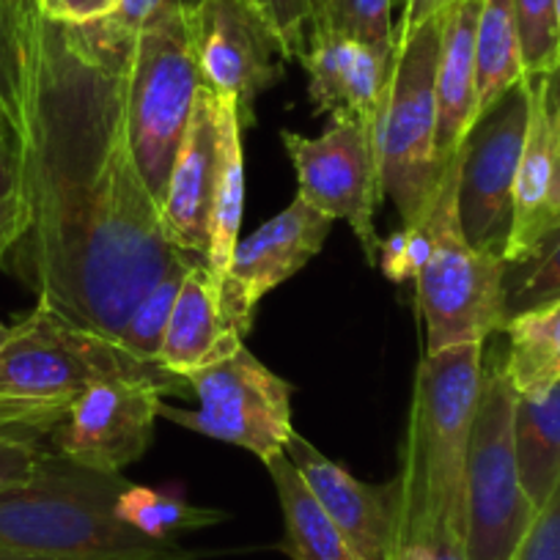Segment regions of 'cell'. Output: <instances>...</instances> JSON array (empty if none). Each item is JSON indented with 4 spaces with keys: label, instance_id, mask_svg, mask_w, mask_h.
Returning <instances> with one entry per match:
<instances>
[{
    "label": "cell",
    "instance_id": "cell-14",
    "mask_svg": "<svg viewBox=\"0 0 560 560\" xmlns=\"http://www.w3.org/2000/svg\"><path fill=\"white\" fill-rule=\"evenodd\" d=\"M560 240V69L527 78V132L514 182L505 267L527 264Z\"/></svg>",
    "mask_w": 560,
    "mask_h": 560
},
{
    "label": "cell",
    "instance_id": "cell-9",
    "mask_svg": "<svg viewBox=\"0 0 560 560\" xmlns=\"http://www.w3.org/2000/svg\"><path fill=\"white\" fill-rule=\"evenodd\" d=\"M185 380L196 393V409L160 401V418L174 420L203 438L250 451L264 467L287 454L294 434V387L269 371L245 343L225 358L190 371Z\"/></svg>",
    "mask_w": 560,
    "mask_h": 560
},
{
    "label": "cell",
    "instance_id": "cell-43",
    "mask_svg": "<svg viewBox=\"0 0 560 560\" xmlns=\"http://www.w3.org/2000/svg\"><path fill=\"white\" fill-rule=\"evenodd\" d=\"M9 434H25V432H18V429H14L12 423H9L7 412L0 409V438H9ZM28 438H34V434H28Z\"/></svg>",
    "mask_w": 560,
    "mask_h": 560
},
{
    "label": "cell",
    "instance_id": "cell-11",
    "mask_svg": "<svg viewBox=\"0 0 560 560\" xmlns=\"http://www.w3.org/2000/svg\"><path fill=\"white\" fill-rule=\"evenodd\" d=\"M201 80L236 107L242 129L256 121L258 94L283 74L287 47L258 0H198L187 9Z\"/></svg>",
    "mask_w": 560,
    "mask_h": 560
},
{
    "label": "cell",
    "instance_id": "cell-35",
    "mask_svg": "<svg viewBox=\"0 0 560 560\" xmlns=\"http://www.w3.org/2000/svg\"><path fill=\"white\" fill-rule=\"evenodd\" d=\"M45 454L47 451L39 445V438H28V434L0 438V492L28 481Z\"/></svg>",
    "mask_w": 560,
    "mask_h": 560
},
{
    "label": "cell",
    "instance_id": "cell-3",
    "mask_svg": "<svg viewBox=\"0 0 560 560\" xmlns=\"http://www.w3.org/2000/svg\"><path fill=\"white\" fill-rule=\"evenodd\" d=\"M129 487L121 472H102L61 454H45L34 476L0 492V549L58 560H124L174 547L118 520Z\"/></svg>",
    "mask_w": 560,
    "mask_h": 560
},
{
    "label": "cell",
    "instance_id": "cell-4",
    "mask_svg": "<svg viewBox=\"0 0 560 560\" xmlns=\"http://www.w3.org/2000/svg\"><path fill=\"white\" fill-rule=\"evenodd\" d=\"M440 50L443 12L415 25H398L374 121L382 196L390 198L404 225L427 220L448 165L438 149Z\"/></svg>",
    "mask_w": 560,
    "mask_h": 560
},
{
    "label": "cell",
    "instance_id": "cell-1",
    "mask_svg": "<svg viewBox=\"0 0 560 560\" xmlns=\"http://www.w3.org/2000/svg\"><path fill=\"white\" fill-rule=\"evenodd\" d=\"M129 47L102 23H36L23 129L31 223L9 253L36 303L116 341L160 278L201 261L171 242L135 160L124 110Z\"/></svg>",
    "mask_w": 560,
    "mask_h": 560
},
{
    "label": "cell",
    "instance_id": "cell-21",
    "mask_svg": "<svg viewBox=\"0 0 560 560\" xmlns=\"http://www.w3.org/2000/svg\"><path fill=\"white\" fill-rule=\"evenodd\" d=\"M272 476L275 492H278L280 511H283V552L292 560H363L354 552L336 522L330 520L316 494L305 483L303 472L298 470L287 454L278 456L267 465Z\"/></svg>",
    "mask_w": 560,
    "mask_h": 560
},
{
    "label": "cell",
    "instance_id": "cell-30",
    "mask_svg": "<svg viewBox=\"0 0 560 560\" xmlns=\"http://www.w3.org/2000/svg\"><path fill=\"white\" fill-rule=\"evenodd\" d=\"M560 298V240L527 264L505 269V322Z\"/></svg>",
    "mask_w": 560,
    "mask_h": 560
},
{
    "label": "cell",
    "instance_id": "cell-36",
    "mask_svg": "<svg viewBox=\"0 0 560 560\" xmlns=\"http://www.w3.org/2000/svg\"><path fill=\"white\" fill-rule=\"evenodd\" d=\"M198 0H121V7L113 18L102 20L110 34L121 36V39L132 42L135 34L147 23H152L160 14L176 12V9H190Z\"/></svg>",
    "mask_w": 560,
    "mask_h": 560
},
{
    "label": "cell",
    "instance_id": "cell-12",
    "mask_svg": "<svg viewBox=\"0 0 560 560\" xmlns=\"http://www.w3.org/2000/svg\"><path fill=\"white\" fill-rule=\"evenodd\" d=\"M527 132V78L483 113L462 147L459 223L478 250L503 256Z\"/></svg>",
    "mask_w": 560,
    "mask_h": 560
},
{
    "label": "cell",
    "instance_id": "cell-2",
    "mask_svg": "<svg viewBox=\"0 0 560 560\" xmlns=\"http://www.w3.org/2000/svg\"><path fill=\"white\" fill-rule=\"evenodd\" d=\"M481 382L483 343H459L420 360L396 476V538L434 527L465 533L467 448Z\"/></svg>",
    "mask_w": 560,
    "mask_h": 560
},
{
    "label": "cell",
    "instance_id": "cell-40",
    "mask_svg": "<svg viewBox=\"0 0 560 560\" xmlns=\"http://www.w3.org/2000/svg\"><path fill=\"white\" fill-rule=\"evenodd\" d=\"M39 18L42 14L36 9V0H0V23L12 25L18 34H34Z\"/></svg>",
    "mask_w": 560,
    "mask_h": 560
},
{
    "label": "cell",
    "instance_id": "cell-23",
    "mask_svg": "<svg viewBox=\"0 0 560 560\" xmlns=\"http://www.w3.org/2000/svg\"><path fill=\"white\" fill-rule=\"evenodd\" d=\"M503 371L516 396H544L560 382V298L505 322Z\"/></svg>",
    "mask_w": 560,
    "mask_h": 560
},
{
    "label": "cell",
    "instance_id": "cell-5",
    "mask_svg": "<svg viewBox=\"0 0 560 560\" xmlns=\"http://www.w3.org/2000/svg\"><path fill=\"white\" fill-rule=\"evenodd\" d=\"M152 380L185 396L187 380L138 360L121 341L63 319L45 303L12 325L0 343V401L69 412L74 396L100 380Z\"/></svg>",
    "mask_w": 560,
    "mask_h": 560
},
{
    "label": "cell",
    "instance_id": "cell-18",
    "mask_svg": "<svg viewBox=\"0 0 560 560\" xmlns=\"http://www.w3.org/2000/svg\"><path fill=\"white\" fill-rule=\"evenodd\" d=\"M390 58L347 36L314 34L300 63L308 72V96L316 113H325L332 121H376Z\"/></svg>",
    "mask_w": 560,
    "mask_h": 560
},
{
    "label": "cell",
    "instance_id": "cell-24",
    "mask_svg": "<svg viewBox=\"0 0 560 560\" xmlns=\"http://www.w3.org/2000/svg\"><path fill=\"white\" fill-rule=\"evenodd\" d=\"M514 443L522 487L541 509L560 481V382L544 396L516 398Z\"/></svg>",
    "mask_w": 560,
    "mask_h": 560
},
{
    "label": "cell",
    "instance_id": "cell-44",
    "mask_svg": "<svg viewBox=\"0 0 560 560\" xmlns=\"http://www.w3.org/2000/svg\"><path fill=\"white\" fill-rule=\"evenodd\" d=\"M311 9H314V28H316V20L322 18V9H325V0H311Z\"/></svg>",
    "mask_w": 560,
    "mask_h": 560
},
{
    "label": "cell",
    "instance_id": "cell-39",
    "mask_svg": "<svg viewBox=\"0 0 560 560\" xmlns=\"http://www.w3.org/2000/svg\"><path fill=\"white\" fill-rule=\"evenodd\" d=\"M28 223L31 214L23 190L9 192V196L0 198V264H7L9 253L18 247V242L28 231Z\"/></svg>",
    "mask_w": 560,
    "mask_h": 560
},
{
    "label": "cell",
    "instance_id": "cell-16",
    "mask_svg": "<svg viewBox=\"0 0 560 560\" xmlns=\"http://www.w3.org/2000/svg\"><path fill=\"white\" fill-rule=\"evenodd\" d=\"M287 456L303 472L305 483L322 509L330 514L338 530L347 536L354 552L363 560H393L398 522V478L385 483H365L347 467L332 462L294 432L287 445Z\"/></svg>",
    "mask_w": 560,
    "mask_h": 560
},
{
    "label": "cell",
    "instance_id": "cell-6",
    "mask_svg": "<svg viewBox=\"0 0 560 560\" xmlns=\"http://www.w3.org/2000/svg\"><path fill=\"white\" fill-rule=\"evenodd\" d=\"M462 149L445 165L438 198L427 214L432 250L415 278L418 314L427 325V354L487 343L505 327L503 256L470 245L459 223Z\"/></svg>",
    "mask_w": 560,
    "mask_h": 560
},
{
    "label": "cell",
    "instance_id": "cell-45",
    "mask_svg": "<svg viewBox=\"0 0 560 560\" xmlns=\"http://www.w3.org/2000/svg\"><path fill=\"white\" fill-rule=\"evenodd\" d=\"M451 3H454V0H434V14H438V12H443V9L445 7H451Z\"/></svg>",
    "mask_w": 560,
    "mask_h": 560
},
{
    "label": "cell",
    "instance_id": "cell-27",
    "mask_svg": "<svg viewBox=\"0 0 560 560\" xmlns=\"http://www.w3.org/2000/svg\"><path fill=\"white\" fill-rule=\"evenodd\" d=\"M393 7L396 0H325L314 34L347 36L393 56L398 36V28H393Z\"/></svg>",
    "mask_w": 560,
    "mask_h": 560
},
{
    "label": "cell",
    "instance_id": "cell-17",
    "mask_svg": "<svg viewBox=\"0 0 560 560\" xmlns=\"http://www.w3.org/2000/svg\"><path fill=\"white\" fill-rule=\"evenodd\" d=\"M218 174V100L203 85L192 105L190 124H187L185 140H182L163 203H160L171 242L201 261L209 250V220H212Z\"/></svg>",
    "mask_w": 560,
    "mask_h": 560
},
{
    "label": "cell",
    "instance_id": "cell-28",
    "mask_svg": "<svg viewBox=\"0 0 560 560\" xmlns=\"http://www.w3.org/2000/svg\"><path fill=\"white\" fill-rule=\"evenodd\" d=\"M187 269H176V272H168L165 278H160L158 287L149 289L140 298V303L132 308V314H129L118 341L138 360L158 363L160 347H163L165 330H168L171 314H174L176 298H179L182 278H185Z\"/></svg>",
    "mask_w": 560,
    "mask_h": 560
},
{
    "label": "cell",
    "instance_id": "cell-42",
    "mask_svg": "<svg viewBox=\"0 0 560 560\" xmlns=\"http://www.w3.org/2000/svg\"><path fill=\"white\" fill-rule=\"evenodd\" d=\"M434 0H404V20L401 25H415L434 14Z\"/></svg>",
    "mask_w": 560,
    "mask_h": 560
},
{
    "label": "cell",
    "instance_id": "cell-25",
    "mask_svg": "<svg viewBox=\"0 0 560 560\" xmlns=\"http://www.w3.org/2000/svg\"><path fill=\"white\" fill-rule=\"evenodd\" d=\"M514 0H483L476 28V96L478 113H487L525 80Z\"/></svg>",
    "mask_w": 560,
    "mask_h": 560
},
{
    "label": "cell",
    "instance_id": "cell-32",
    "mask_svg": "<svg viewBox=\"0 0 560 560\" xmlns=\"http://www.w3.org/2000/svg\"><path fill=\"white\" fill-rule=\"evenodd\" d=\"M429 250H432V234H429V225L423 220L418 225H401L396 234H390V240H382L376 264L387 280L407 283V280L418 278L420 267L427 264Z\"/></svg>",
    "mask_w": 560,
    "mask_h": 560
},
{
    "label": "cell",
    "instance_id": "cell-29",
    "mask_svg": "<svg viewBox=\"0 0 560 560\" xmlns=\"http://www.w3.org/2000/svg\"><path fill=\"white\" fill-rule=\"evenodd\" d=\"M514 20L527 78L560 69V36L555 0H514Z\"/></svg>",
    "mask_w": 560,
    "mask_h": 560
},
{
    "label": "cell",
    "instance_id": "cell-34",
    "mask_svg": "<svg viewBox=\"0 0 560 560\" xmlns=\"http://www.w3.org/2000/svg\"><path fill=\"white\" fill-rule=\"evenodd\" d=\"M511 560H560V481L536 511Z\"/></svg>",
    "mask_w": 560,
    "mask_h": 560
},
{
    "label": "cell",
    "instance_id": "cell-37",
    "mask_svg": "<svg viewBox=\"0 0 560 560\" xmlns=\"http://www.w3.org/2000/svg\"><path fill=\"white\" fill-rule=\"evenodd\" d=\"M121 0H36V9L45 20L61 25H91L113 18Z\"/></svg>",
    "mask_w": 560,
    "mask_h": 560
},
{
    "label": "cell",
    "instance_id": "cell-19",
    "mask_svg": "<svg viewBox=\"0 0 560 560\" xmlns=\"http://www.w3.org/2000/svg\"><path fill=\"white\" fill-rule=\"evenodd\" d=\"M245 338L225 325L220 283L203 261H196L182 278L179 298L160 347L158 365L176 376L225 358L242 347Z\"/></svg>",
    "mask_w": 560,
    "mask_h": 560
},
{
    "label": "cell",
    "instance_id": "cell-22",
    "mask_svg": "<svg viewBox=\"0 0 560 560\" xmlns=\"http://www.w3.org/2000/svg\"><path fill=\"white\" fill-rule=\"evenodd\" d=\"M218 100V96H214ZM220 174L214 187L212 220H209V250L203 264L214 280H223L240 242L242 212H245V152H242V124L231 102L218 100Z\"/></svg>",
    "mask_w": 560,
    "mask_h": 560
},
{
    "label": "cell",
    "instance_id": "cell-33",
    "mask_svg": "<svg viewBox=\"0 0 560 560\" xmlns=\"http://www.w3.org/2000/svg\"><path fill=\"white\" fill-rule=\"evenodd\" d=\"M258 7L272 20L283 39L289 61H303L314 36V9L311 0H258Z\"/></svg>",
    "mask_w": 560,
    "mask_h": 560
},
{
    "label": "cell",
    "instance_id": "cell-7",
    "mask_svg": "<svg viewBox=\"0 0 560 560\" xmlns=\"http://www.w3.org/2000/svg\"><path fill=\"white\" fill-rule=\"evenodd\" d=\"M201 89L187 9L160 14L135 34L124 74V110L138 168L160 203Z\"/></svg>",
    "mask_w": 560,
    "mask_h": 560
},
{
    "label": "cell",
    "instance_id": "cell-15",
    "mask_svg": "<svg viewBox=\"0 0 560 560\" xmlns=\"http://www.w3.org/2000/svg\"><path fill=\"white\" fill-rule=\"evenodd\" d=\"M332 223L336 220L298 196L283 212L236 242L229 272L220 280L225 325L245 338L258 303L325 247Z\"/></svg>",
    "mask_w": 560,
    "mask_h": 560
},
{
    "label": "cell",
    "instance_id": "cell-41",
    "mask_svg": "<svg viewBox=\"0 0 560 560\" xmlns=\"http://www.w3.org/2000/svg\"><path fill=\"white\" fill-rule=\"evenodd\" d=\"M0 560H58V558H45V555H28V552H12V549H0ZM124 560H196V552L190 549H182L179 544L174 547L158 549V552L138 555V558H124Z\"/></svg>",
    "mask_w": 560,
    "mask_h": 560
},
{
    "label": "cell",
    "instance_id": "cell-10",
    "mask_svg": "<svg viewBox=\"0 0 560 560\" xmlns=\"http://www.w3.org/2000/svg\"><path fill=\"white\" fill-rule=\"evenodd\" d=\"M283 149L298 171V196L332 220H347L369 267L380 258L374 214L382 203L374 121L338 118L319 138L283 129Z\"/></svg>",
    "mask_w": 560,
    "mask_h": 560
},
{
    "label": "cell",
    "instance_id": "cell-8",
    "mask_svg": "<svg viewBox=\"0 0 560 560\" xmlns=\"http://www.w3.org/2000/svg\"><path fill=\"white\" fill-rule=\"evenodd\" d=\"M516 390L503 363H483L481 398L472 420L465 476L467 560H511L530 527L536 505L522 487L514 443Z\"/></svg>",
    "mask_w": 560,
    "mask_h": 560
},
{
    "label": "cell",
    "instance_id": "cell-31",
    "mask_svg": "<svg viewBox=\"0 0 560 560\" xmlns=\"http://www.w3.org/2000/svg\"><path fill=\"white\" fill-rule=\"evenodd\" d=\"M31 39L12 25L0 23V107L25 129V96H28Z\"/></svg>",
    "mask_w": 560,
    "mask_h": 560
},
{
    "label": "cell",
    "instance_id": "cell-26",
    "mask_svg": "<svg viewBox=\"0 0 560 560\" xmlns=\"http://www.w3.org/2000/svg\"><path fill=\"white\" fill-rule=\"evenodd\" d=\"M116 514L129 527H135V530L149 538H158V541H176L179 533L201 530V527H212L229 520V514L218 509L192 505L179 494L135 487V483H129L121 492L116 503Z\"/></svg>",
    "mask_w": 560,
    "mask_h": 560
},
{
    "label": "cell",
    "instance_id": "cell-38",
    "mask_svg": "<svg viewBox=\"0 0 560 560\" xmlns=\"http://www.w3.org/2000/svg\"><path fill=\"white\" fill-rule=\"evenodd\" d=\"M23 190V129L0 107V198Z\"/></svg>",
    "mask_w": 560,
    "mask_h": 560
},
{
    "label": "cell",
    "instance_id": "cell-20",
    "mask_svg": "<svg viewBox=\"0 0 560 560\" xmlns=\"http://www.w3.org/2000/svg\"><path fill=\"white\" fill-rule=\"evenodd\" d=\"M483 0H454L443 9V50L438 69V149L451 163L478 124L476 28Z\"/></svg>",
    "mask_w": 560,
    "mask_h": 560
},
{
    "label": "cell",
    "instance_id": "cell-46",
    "mask_svg": "<svg viewBox=\"0 0 560 560\" xmlns=\"http://www.w3.org/2000/svg\"><path fill=\"white\" fill-rule=\"evenodd\" d=\"M9 332H12V325H3V322H0V343L7 341Z\"/></svg>",
    "mask_w": 560,
    "mask_h": 560
},
{
    "label": "cell",
    "instance_id": "cell-47",
    "mask_svg": "<svg viewBox=\"0 0 560 560\" xmlns=\"http://www.w3.org/2000/svg\"><path fill=\"white\" fill-rule=\"evenodd\" d=\"M555 14H558V36H560V0H555Z\"/></svg>",
    "mask_w": 560,
    "mask_h": 560
},
{
    "label": "cell",
    "instance_id": "cell-13",
    "mask_svg": "<svg viewBox=\"0 0 560 560\" xmlns=\"http://www.w3.org/2000/svg\"><path fill=\"white\" fill-rule=\"evenodd\" d=\"M168 387L152 380H100L69 404L50 432L56 454L102 472H124L152 445L154 420Z\"/></svg>",
    "mask_w": 560,
    "mask_h": 560
}]
</instances>
